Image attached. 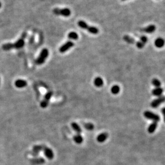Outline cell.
<instances>
[{
	"label": "cell",
	"instance_id": "cell-15",
	"mask_svg": "<svg viewBox=\"0 0 165 165\" xmlns=\"http://www.w3.org/2000/svg\"><path fill=\"white\" fill-rule=\"evenodd\" d=\"M156 26L155 25H150L143 29V31L145 33L151 34V33H153L154 32L156 31Z\"/></svg>",
	"mask_w": 165,
	"mask_h": 165
},
{
	"label": "cell",
	"instance_id": "cell-30",
	"mask_svg": "<svg viewBox=\"0 0 165 165\" xmlns=\"http://www.w3.org/2000/svg\"><path fill=\"white\" fill-rule=\"evenodd\" d=\"M1 6H2V3L1 2H0V8H1Z\"/></svg>",
	"mask_w": 165,
	"mask_h": 165
},
{
	"label": "cell",
	"instance_id": "cell-6",
	"mask_svg": "<svg viewBox=\"0 0 165 165\" xmlns=\"http://www.w3.org/2000/svg\"><path fill=\"white\" fill-rule=\"evenodd\" d=\"M164 102H165V96H161L152 101V102L151 103V106L152 108H156Z\"/></svg>",
	"mask_w": 165,
	"mask_h": 165
},
{
	"label": "cell",
	"instance_id": "cell-26",
	"mask_svg": "<svg viewBox=\"0 0 165 165\" xmlns=\"http://www.w3.org/2000/svg\"><path fill=\"white\" fill-rule=\"evenodd\" d=\"M152 83L156 88H160L161 85V82L159 80H157V79H153L152 80Z\"/></svg>",
	"mask_w": 165,
	"mask_h": 165
},
{
	"label": "cell",
	"instance_id": "cell-9",
	"mask_svg": "<svg viewBox=\"0 0 165 165\" xmlns=\"http://www.w3.org/2000/svg\"><path fill=\"white\" fill-rule=\"evenodd\" d=\"M44 146H45L44 145L34 146L32 151L31 152V154L33 156H36L39 154V153L41 151H42Z\"/></svg>",
	"mask_w": 165,
	"mask_h": 165
},
{
	"label": "cell",
	"instance_id": "cell-14",
	"mask_svg": "<svg viewBox=\"0 0 165 165\" xmlns=\"http://www.w3.org/2000/svg\"><path fill=\"white\" fill-rule=\"evenodd\" d=\"M108 137V134L106 132H103L99 134L97 137V141L99 142H103L106 141Z\"/></svg>",
	"mask_w": 165,
	"mask_h": 165
},
{
	"label": "cell",
	"instance_id": "cell-12",
	"mask_svg": "<svg viewBox=\"0 0 165 165\" xmlns=\"http://www.w3.org/2000/svg\"><path fill=\"white\" fill-rule=\"evenodd\" d=\"M30 162H31L33 164L39 165L42 164L45 162V160L43 159L42 158H35L30 159Z\"/></svg>",
	"mask_w": 165,
	"mask_h": 165
},
{
	"label": "cell",
	"instance_id": "cell-19",
	"mask_svg": "<svg viewBox=\"0 0 165 165\" xmlns=\"http://www.w3.org/2000/svg\"><path fill=\"white\" fill-rule=\"evenodd\" d=\"M83 140V137L81 136L80 134H77L74 136V140L77 144H82Z\"/></svg>",
	"mask_w": 165,
	"mask_h": 165
},
{
	"label": "cell",
	"instance_id": "cell-32",
	"mask_svg": "<svg viewBox=\"0 0 165 165\" xmlns=\"http://www.w3.org/2000/svg\"><path fill=\"white\" fill-rule=\"evenodd\" d=\"M0 82H1V79H0Z\"/></svg>",
	"mask_w": 165,
	"mask_h": 165
},
{
	"label": "cell",
	"instance_id": "cell-22",
	"mask_svg": "<svg viewBox=\"0 0 165 165\" xmlns=\"http://www.w3.org/2000/svg\"><path fill=\"white\" fill-rule=\"evenodd\" d=\"M68 38L71 40H76L78 39V34L75 32H71L68 34Z\"/></svg>",
	"mask_w": 165,
	"mask_h": 165
},
{
	"label": "cell",
	"instance_id": "cell-3",
	"mask_svg": "<svg viewBox=\"0 0 165 165\" xmlns=\"http://www.w3.org/2000/svg\"><path fill=\"white\" fill-rule=\"evenodd\" d=\"M53 13L56 15H60V16H62L63 17H69L71 14V10L68 8H55L53 10Z\"/></svg>",
	"mask_w": 165,
	"mask_h": 165
},
{
	"label": "cell",
	"instance_id": "cell-31",
	"mask_svg": "<svg viewBox=\"0 0 165 165\" xmlns=\"http://www.w3.org/2000/svg\"><path fill=\"white\" fill-rule=\"evenodd\" d=\"M122 1H126V0H122Z\"/></svg>",
	"mask_w": 165,
	"mask_h": 165
},
{
	"label": "cell",
	"instance_id": "cell-16",
	"mask_svg": "<svg viewBox=\"0 0 165 165\" xmlns=\"http://www.w3.org/2000/svg\"><path fill=\"white\" fill-rule=\"evenodd\" d=\"M163 92H164L163 89L160 87V88H156L154 89H153L152 93L153 96H161V95H162Z\"/></svg>",
	"mask_w": 165,
	"mask_h": 165
},
{
	"label": "cell",
	"instance_id": "cell-2",
	"mask_svg": "<svg viewBox=\"0 0 165 165\" xmlns=\"http://www.w3.org/2000/svg\"><path fill=\"white\" fill-rule=\"evenodd\" d=\"M49 55V51L47 48H44L41 51L39 56L36 60V63L38 65L42 64Z\"/></svg>",
	"mask_w": 165,
	"mask_h": 165
},
{
	"label": "cell",
	"instance_id": "cell-11",
	"mask_svg": "<svg viewBox=\"0 0 165 165\" xmlns=\"http://www.w3.org/2000/svg\"><path fill=\"white\" fill-rule=\"evenodd\" d=\"M14 85L17 88H23L28 85V82L25 80H18L14 82Z\"/></svg>",
	"mask_w": 165,
	"mask_h": 165
},
{
	"label": "cell",
	"instance_id": "cell-18",
	"mask_svg": "<svg viewBox=\"0 0 165 165\" xmlns=\"http://www.w3.org/2000/svg\"><path fill=\"white\" fill-rule=\"evenodd\" d=\"M71 127H72V128L74 129L75 132H77V134H80V133L82 132V130L80 126L76 123L73 122L71 123Z\"/></svg>",
	"mask_w": 165,
	"mask_h": 165
},
{
	"label": "cell",
	"instance_id": "cell-10",
	"mask_svg": "<svg viewBox=\"0 0 165 165\" xmlns=\"http://www.w3.org/2000/svg\"><path fill=\"white\" fill-rule=\"evenodd\" d=\"M25 44V41L23 38H20L16 41L14 44H13L14 48L16 49H20L24 47Z\"/></svg>",
	"mask_w": 165,
	"mask_h": 165
},
{
	"label": "cell",
	"instance_id": "cell-13",
	"mask_svg": "<svg viewBox=\"0 0 165 165\" xmlns=\"http://www.w3.org/2000/svg\"><path fill=\"white\" fill-rule=\"evenodd\" d=\"M165 44L164 40L162 38H158L154 41V45L157 48H162L164 46Z\"/></svg>",
	"mask_w": 165,
	"mask_h": 165
},
{
	"label": "cell",
	"instance_id": "cell-1",
	"mask_svg": "<svg viewBox=\"0 0 165 165\" xmlns=\"http://www.w3.org/2000/svg\"><path fill=\"white\" fill-rule=\"evenodd\" d=\"M78 25L82 29L87 30L89 33L93 34H97L99 33V30L95 26H89L86 22L83 20H80L78 22Z\"/></svg>",
	"mask_w": 165,
	"mask_h": 165
},
{
	"label": "cell",
	"instance_id": "cell-24",
	"mask_svg": "<svg viewBox=\"0 0 165 165\" xmlns=\"http://www.w3.org/2000/svg\"><path fill=\"white\" fill-rule=\"evenodd\" d=\"M123 39L125 41H126L127 43L130 44H133L135 42L134 39H133L132 38H131V36H124Z\"/></svg>",
	"mask_w": 165,
	"mask_h": 165
},
{
	"label": "cell",
	"instance_id": "cell-28",
	"mask_svg": "<svg viewBox=\"0 0 165 165\" xmlns=\"http://www.w3.org/2000/svg\"><path fill=\"white\" fill-rule=\"evenodd\" d=\"M140 40L142 42L143 44H145L146 42H148V38L145 36H142L140 37Z\"/></svg>",
	"mask_w": 165,
	"mask_h": 165
},
{
	"label": "cell",
	"instance_id": "cell-4",
	"mask_svg": "<svg viewBox=\"0 0 165 165\" xmlns=\"http://www.w3.org/2000/svg\"><path fill=\"white\" fill-rule=\"evenodd\" d=\"M144 115L145 118L150 120H152L153 122H158L160 120V116L158 115L153 113L152 112L145 111L144 113Z\"/></svg>",
	"mask_w": 165,
	"mask_h": 165
},
{
	"label": "cell",
	"instance_id": "cell-21",
	"mask_svg": "<svg viewBox=\"0 0 165 165\" xmlns=\"http://www.w3.org/2000/svg\"><path fill=\"white\" fill-rule=\"evenodd\" d=\"M2 47L4 50L8 51V50H12V49H14L13 44H12V43L5 44H3Z\"/></svg>",
	"mask_w": 165,
	"mask_h": 165
},
{
	"label": "cell",
	"instance_id": "cell-8",
	"mask_svg": "<svg viewBox=\"0 0 165 165\" xmlns=\"http://www.w3.org/2000/svg\"><path fill=\"white\" fill-rule=\"evenodd\" d=\"M42 151H44L45 156H46V158H47L48 159L52 160L54 158V154L52 149L48 147H46V146H45Z\"/></svg>",
	"mask_w": 165,
	"mask_h": 165
},
{
	"label": "cell",
	"instance_id": "cell-25",
	"mask_svg": "<svg viewBox=\"0 0 165 165\" xmlns=\"http://www.w3.org/2000/svg\"><path fill=\"white\" fill-rule=\"evenodd\" d=\"M120 91V88L119 87V86L115 85H114L113 86H112V88H111V92L114 94H117L119 93Z\"/></svg>",
	"mask_w": 165,
	"mask_h": 165
},
{
	"label": "cell",
	"instance_id": "cell-17",
	"mask_svg": "<svg viewBox=\"0 0 165 165\" xmlns=\"http://www.w3.org/2000/svg\"><path fill=\"white\" fill-rule=\"evenodd\" d=\"M94 84L98 88H100L104 85V80L102 78L100 77L96 78L94 80Z\"/></svg>",
	"mask_w": 165,
	"mask_h": 165
},
{
	"label": "cell",
	"instance_id": "cell-20",
	"mask_svg": "<svg viewBox=\"0 0 165 165\" xmlns=\"http://www.w3.org/2000/svg\"><path fill=\"white\" fill-rule=\"evenodd\" d=\"M157 126H158L157 122H153L148 127V132L150 134L153 133L156 130Z\"/></svg>",
	"mask_w": 165,
	"mask_h": 165
},
{
	"label": "cell",
	"instance_id": "cell-7",
	"mask_svg": "<svg viewBox=\"0 0 165 165\" xmlns=\"http://www.w3.org/2000/svg\"><path fill=\"white\" fill-rule=\"evenodd\" d=\"M73 46H74V43L72 42V41H69L64 44H63L62 46L60 48L59 51L60 52H61V53H63V52H66L70 50V49L72 48Z\"/></svg>",
	"mask_w": 165,
	"mask_h": 165
},
{
	"label": "cell",
	"instance_id": "cell-29",
	"mask_svg": "<svg viewBox=\"0 0 165 165\" xmlns=\"http://www.w3.org/2000/svg\"><path fill=\"white\" fill-rule=\"evenodd\" d=\"M161 112H162V113L163 114L164 118V121L165 122V107H164V108H163L162 109V110H161Z\"/></svg>",
	"mask_w": 165,
	"mask_h": 165
},
{
	"label": "cell",
	"instance_id": "cell-23",
	"mask_svg": "<svg viewBox=\"0 0 165 165\" xmlns=\"http://www.w3.org/2000/svg\"><path fill=\"white\" fill-rule=\"evenodd\" d=\"M84 128L88 131H92L94 128V126L91 123H85L83 124Z\"/></svg>",
	"mask_w": 165,
	"mask_h": 165
},
{
	"label": "cell",
	"instance_id": "cell-27",
	"mask_svg": "<svg viewBox=\"0 0 165 165\" xmlns=\"http://www.w3.org/2000/svg\"><path fill=\"white\" fill-rule=\"evenodd\" d=\"M145 46V44H143L142 42L140 41H138V42H136V46L137 48H138L139 49H142Z\"/></svg>",
	"mask_w": 165,
	"mask_h": 165
},
{
	"label": "cell",
	"instance_id": "cell-5",
	"mask_svg": "<svg viewBox=\"0 0 165 165\" xmlns=\"http://www.w3.org/2000/svg\"><path fill=\"white\" fill-rule=\"evenodd\" d=\"M52 92L51 91H49L46 94V95L44 96V100L40 104V106L41 107L44 108L48 106L49 102H50V100L52 98Z\"/></svg>",
	"mask_w": 165,
	"mask_h": 165
}]
</instances>
